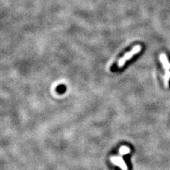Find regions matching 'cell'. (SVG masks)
Listing matches in <instances>:
<instances>
[{"label":"cell","mask_w":170,"mask_h":170,"mask_svg":"<svg viewBox=\"0 0 170 170\" xmlns=\"http://www.w3.org/2000/svg\"><path fill=\"white\" fill-rule=\"evenodd\" d=\"M141 46L140 45H135L134 47L132 48V50L130 51L129 52H128L127 53H125L124 55L121 57V59L118 61L117 63V66L118 67H122L123 66H124V65L126 63V62L129 60H130L132 57L136 54H138L139 52L141 51Z\"/></svg>","instance_id":"1"},{"label":"cell","mask_w":170,"mask_h":170,"mask_svg":"<svg viewBox=\"0 0 170 170\" xmlns=\"http://www.w3.org/2000/svg\"><path fill=\"white\" fill-rule=\"evenodd\" d=\"M160 60L162 64V66L164 67V69L165 71L170 70V63L168 60V58L165 53L160 54Z\"/></svg>","instance_id":"2"},{"label":"cell","mask_w":170,"mask_h":170,"mask_svg":"<svg viewBox=\"0 0 170 170\" xmlns=\"http://www.w3.org/2000/svg\"><path fill=\"white\" fill-rule=\"evenodd\" d=\"M129 151H130V150H129V148H127V147H122V148H121V150H120V152L122 154H127L129 152Z\"/></svg>","instance_id":"3"}]
</instances>
